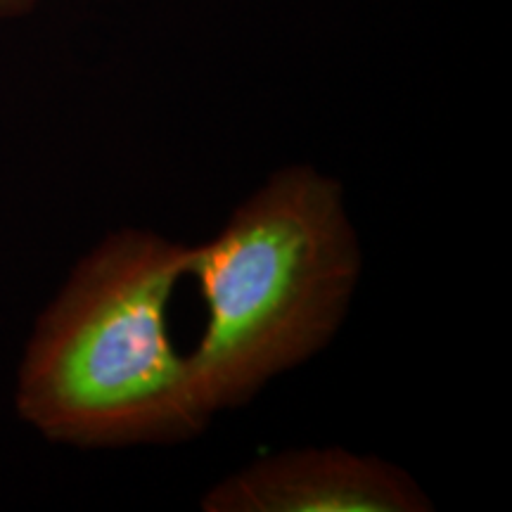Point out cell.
<instances>
[{
    "label": "cell",
    "mask_w": 512,
    "mask_h": 512,
    "mask_svg": "<svg viewBox=\"0 0 512 512\" xmlns=\"http://www.w3.org/2000/svg\"><path fill=\"white\" fill-rule=\"evenodd\" d=\"M190 259L192 247L145 228L114 230L83 254L24 344L19 420L81 451L200 437L214 415L169 330Z\"/></svg>",
    "instance_id": "6da1fadb"
},
{
    "label": "cell",
    "mask_w": 512,
    "mask_h": 512,
    "mask_svg": "<svg viewBox=\"0 0 512 512\" xmlns=\"http://www.w3.org/2000/svg\"><path fill=\"white\" fill-rule=\"evenodd\" d=\"M48 0H0V19H19L46 5Z\"/></svg>",
    "instance_id": "277c9868"
},
{
    "label": "cell",
    "mask_w": 512,
    "mask_h": 512,
    "mask_svg": "<svg viewBox=\"0 0 512 512\" xmlns=\"http://www.w3.org/2000/svg\"><path fill=\"white\" fill-rule=\"evenodd\" d=\"M204 512H427L430 496L377 456L342 446L290 448L259 458L216 482Z\"/></svg>",
    "instance_id": "3957f363"
},
{
    "label": "cell",
    "mask_w": 512,
    "mask_h": 512,
    "mask_svg": "<svg viewBox=\"0 0 512 512\" xmlns=\"http://www.w3.org/2000/svg\"><path fill=\"white\" fill-rule=\"evenodd\" d=\"M361 264L342 183L311 164L275 171L192 247L188 275L202 287L207 325L190 361L211 415L247 406L328 347Z\"/></svg>",
    "instance_id": "7a4b0ae2"
}]
</instances>
